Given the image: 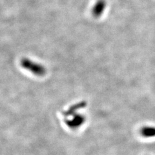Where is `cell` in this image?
I'll list each match as a JSON object with an SVG mask.
<instances>
[{"instance_id": "obj_1", "label": "cell", "mask_w": 155, "mask_h": 155, "mask_svg": "<svg viewBox=\"0 0 155 155\" xmlns=\"http://www.w3.org/2000/svg\"><path fill=\"white\" fill-rule=\"evenodd\" d=\"M106 7V2L105 0H98L93 8V14L95 17L100 16L104 12Z\"/></svg>"}, {"instance_id": "obj_2", "label": "cell", "mask_w": 155, "mask_h": 155, "mask_svg": "<svg viewBox=\"0 0 155 155\" xmlns=\"http://www.w3.org/2000/svg\"><path fill=\"white\" fill-rule=\"evenodd\" d=\"M141 134L144 137L151 138L155 137V127H145L141 130Z\"/></svg>"}]
</instances>
